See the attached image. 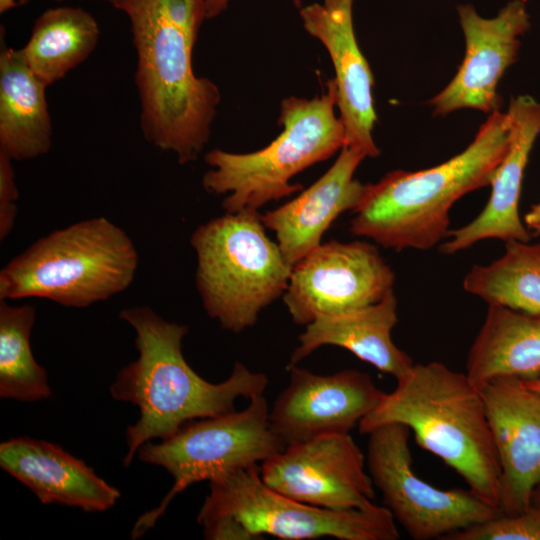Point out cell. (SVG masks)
<instances>
[{
	"label": "cell",
	"instance_id": "cell-1",
	"mask_svg": "<svg viewBox=\"0 0 540 540\" xmlns=\"http://www.w3.org/2000/svg\"><path fill=\"white\" fill-rule=\"evenodd\" d=\"M130 23L137 55L134 81L146 141L196 160L209 141L221 100L218 86L193 71L192 55L207 19L206 0H107Z\"/></svg>",
	"mask_w": 540,
	"mask_h": 540
},
{
	"label": "cell",
	"instance_id": "cell-2",
	"mask_svg": "<svg viewBox=\"0 0 540 540\" xmlns=\"http://www.w3.org/2000/svg\"><path fill=\"white\" fill-rule=\"evenodd\" d=\"M119 318L135 330L138 351L137 359L118 372L109 388L115 400L139 409L138 420L126 430L124 466L144 443L166 440L190 421L232 412L239 397L250 400L268 386L264 373L240 362L225 381H206L183 356L188 327L165 320L147 306L124 309Z\"/></svg>",
	"mask_w": 540,
	"mask_h": 540
},
{
	"label": "cell",
	"instance_id": "cell-3",
	"mask_svg": "<svg viewBox=\"0 0 540 540\" xmlns=\"http://www.w3.org/2000/svg\"><path fill=\"white\" fill-rule=\"evenodd\" d=\"M511 134L508 112L491 113L473 141L449 160L420 171L396 170L368 184L350 222L354 235L395 251L428 250L449 232V212L462 196L490 185Z\"/></svg>",
	"mask_w": 540,
	"mask_h": 540
},
{
	"label": "cell",
	"instance_id": "cell-4",
	"mask_svg": "<svg viewBox=\"0 0 540 540\" xmlns=\"http://www.w3.org/2000/svg\"><path fill=\"white\" fill-rule=\"evenodd\" d=\"M358 424L361 434L398 423L417 444L455 470L468 488L499 507L500 465L481 391L467 377L432 361L414 364Z\"/></svg>",
	"mask_w": 540,
	"mask_h": 540
},
{
	"label": "cell",
	"instance_id": "cell-5",
	"mask_svg": "<svg viewBox=\"0 0 540 540\" xmlns=\"http://www.w3.org/2000/svg\"><path fill=\"white\" fill-rule=\"evenodd\" d=\"M137 267L126 232L105 217L91 218L51 232L10 260L0 272V300L85 308L126 290Z\"/></svg>",
	"mask_w": 540,
	"mask_h": 540
},
{
	"label": "cell",
	"instance_id": "cell-6",
	"mask_svg": "<svg viewBox=\"0 0 540 540\" xmlns=\"http://www.w3.org/2000/svg\"><path fill=\"white\" fill-rule=\"evenodd\" d=\"M337 87L311 99L290 96L281 101L282 132L266 147L233 153L213 149L204 160L211 167L202 177L203 188L227 194L222 202L228 213L257 210L302 189L290 180L304 169L331 157L345 145V129L336 116Z\"/></svg>",
	"mask_w": 540,
	"mask_h": 540
},
{
	"label": "cell",
	"instance_id": "cell-7",
	"mask_svg": "<svg viewBox=\"0 0 540 540\" xmlns=\"http://www.w3.org/2000/svg\"><path fill=\"white\" fill-rule=\"evenodd\" d=\"M265 228L257 210L226 212L199 225L190 239L203 306L233 333L254 326L289 283L293 267Z\"/></svg>",
	"mask_w": 540,
	"mask_h": 540
},
{
	"label": "cell",
	"instance_id": "cell-8",
	"mask_svg": "<svg viewBox=\"0 0 540 540\" xmlns=\"http://www.w3.org/2000/svg\"><path fill=\"white\" fill-rule=\"evenodd\" d=\"M269 411L264 395H258L241 411L193 420L166 440L144 443L139 460L164 468L174 484L158 507L139 517L132 538L152 528L172 499L192 484L257 465L282 451L286 445L272 430Z\"/></svg>",
	"mask_w": 540,
	"mask_h": 540
},
{
	"label": "cell",
	"instance_id": "cell-9",
	"mask_svg": "<svg viewBox=\"0 0 540 540\" xmlns=\"http://www.w3.org/2000/svg\"><path fill=\"white\" fill-rule=\"evenodd\" d=\"M210 491L197 516L201 525L226 518L252 537L284 540L333 537L339 540H397L392 513L383 505L333 510L292 499L269 487L253 465L210 481Z\"/></svg>",
	"mask_w": 540,
	"mask_h": 540
},
{
	"label": "cell",
	"instance_id": "cell-10",
	"mask_svg": "<svg viewBox=\"0 0 540 540\" xmlns=\"http://www.w3.org/2000/svg\"><path fill=\"white\" fill-rule=\"evenodd\" d=\"M410 432L398 423L372 430L366 466L384 506L412 539L442 540L501 514L469 488L441 489L420 478L412 467Z\"/></svg>",
	"mask_w": 540,
	"mask_h": 540
},
{
	"label": "cell",
	"instance_id": "cell-11",
	"mask_svg": "<svg viewBox=\"0 0 540 540\" xmlns=\"http://www.w3.org/2000/svg\"><path fill=\"white\" fill-rule=\"evenodd\" d=\"M395 275L377 247L363 242L323 243L296 263L283 294L294 323L341 314L379 302Z\"/></svg>",
	"mask_w": 540,
	"mask_h": 540
},
{
	"label": "cell",
	"instance_id": "cell-12",
	"mask_svg": "<svg viewBox=\"0 0 540 540\" xmlns=\"http://www.w3.org/2000/svg\"><path fill=\"white\" fill-rule=\"evenodd\" d=\"M260 474L269 487L313 506L349 510L375 504L366 457L349 433L287 445L262 462Z\"/></svg>",
	"mask_w": 540,
	"mask_h": 540
},
{
	"label": "cell",
	"instance_id": "cell-13",
	"mask_svg": "<svg viewBox=\"0 0 540 540\" xmlns=\"http://www.w3.org/2000/svg\"><path fill=\"white\" fill-rule=\"evenodd\" d=\"M465 39V55L453 79L428 101L434 116L460 109L486 114L500 110L497 87L517 60L520 37L530 28L525 0L508 2L496 16L485 18L471 4L457 6Z\"/></svg>",
	"mask_w": 540,
	"mask_h": 540
},
{
	"label": "cell",
	"instance_id": "cell-14",
	"mask_svg": "<svg viewBox=\"0 0 540 540\" xmlns=\"http://www.w3.org/2000/svg\"><path fill=\"white\" fill-rule=\"evenodd\" d=\"M269 411L272 430L287 446L328 434L349 433L380 401L383 391L355 369L319 375L296 365Z\"/></svg>",
	"mask_w": 540,
	"mask_h": 540
},
{
	"label": "cell",
	"instance_id": "cell-15",
	"mask_svg": "<svg viewBox=\"0 0 540 540\" xmlns=\"http://www.w3.org/2000/svg\"><path fill=\"white\" fill-rule=\"evenodd\" d=\"M480 391L500 465L498 506L502 514H518L540 481V393L511 377Z\"/></svg>",
	"mask_w": 540,
	"mask_h": 540
},
{
	"label": "cell",
	"instance_id": "cell-16",
	"mask_svg": "<svg viewBox=\"0 0 540 540\" xmlns=\"http://www.w3.org/2000/svg\"><path fill=\"white\" fill-rule=\"evenodd\" d=\"M355 0H323L299 10L305 31L319 40L333 64L339 118L345 129V145L375 158L380 150L373 139L377 121L374 77L356 39L353 25Z\"/></svg>",
	"mask_w": 540,
	"mask_h": 540
},
{
	"label": "cell",
	"instance_id": "cell-17",
	"mask_svg": "<svg viewBox=\"0 0 540 540\" xmlns=\"http://www.w3.org/2000/svg\"><path fill=\"white\" fill-rule=\"evenodd\" d=\"M507 112L511 119L510 142L491 180L490 198L474 220L448 232V240L439 247L442 254H454L484 239H531L520 218L519 202L524 172L540 133V101L530 95L512 97Z\"/></svg>",
	"mask_w": 540,
	"mask_h": 540
},
{
	"label": "cell",
	"instance_id": "cell-18",
	"mask_svg": "<svg viewBox=\"0 0 540 540\" xmlns=\"http://www.w3.org/2000/svg\"><path fill=\"white\" fill-rule=\"evenodd\" d=\"M366 155L343 146L334 164L309 188L284 205L261 215L267 229L292 267L320 246L332 222L343 212H352L364 197L368 184L354 178Z\"/></svg>",
	"mask_w": 540,
	"mask_h": 540
},
{
	"label": "cell",
	"instance_id": "cell-19",
	"mask_svg": "<svg viewBox=\"0 0 540 540\" xmlns=\"http://www.w3.org/2000/svg\"><path fill=\"white\" fill-rule=\"evenodd\" d=\"M0 467L29 488L42 504L102 512L121 496L83 460L45 440L18 437L1 442Z\"/></svg>",
	"mask_w": 540,
	"mask_h": 540
},
{
	"label": "cell",
	"instance_id": "cell-20",
	"mask_svg": "<svg viewBox=\"0 0 540 540\" xmlns=\"http://www.w3.org/2000/svg\"><path fill=\"white\" fill-rule=\"evenodd\" d=\"M397 321V299L393 291L367 307L320 317L306 325L287 368L298 364L321 346L334 345L398 379L414 363L392 340V330Z\"/></svg>",
	"mask_w": 540,
	"mask_h": 540
},
{
	"label": "cell",
	"instance_id": "cell-21",
	"mask_svg": "<svg viewBox=\"0 0 540 540\" xmlns=\"http://www.w3.org/2000/svg\"><path fill=\"white\" fill-rule=\"evenodd\" d=\"M47 85L0 33V151L12 160L45 155L52 145Z\"/></svg>",
	"mask_w": 540,
	"mask_h": 540
},
{
	"label": "cell",
	"instance_id": "cell-22",
	"mask_svg": "<svg viewBox=\"0 0 540 540\" xmlns=\"http://www.w3.org/2000/svg\"><path fill=\"white\" fill-rule=\"evenodd\" d=\"M466 375L479 389L497 378L540 376V314L489 304L468 353Z\"/></svg>",
	"mask_w": 540,
	"mask_h": 540
},
{
	"label": "cell",
	"instance_id": "cell-23",
	"mask_svg": "<svg viewBox=\"0 0 540 540\" xmlns=\"http://www.w3.org/2000/svg\"><path fill=\"white\" fill-rule=\"evenodd\" d=\"M100 28L81 7L60 6L43 11L30 38L18 49L21 57L47 86L63 79L95 50Z\"/></svg>",
	"mask_w": 540,
	"mask_h": 540
},
{
	"label": "cell",
	"instance_id": "cell-24",
	"mask_svg": "<svg viewBox=\"0 0 540 540\" xmlns=\"http://www.w3.org/2000/svg\"><path fill=\"white\" fill-rule=\"evenodd\" d=\"M463 288L488 305L540 314V242L507 241L502 257L470 269Z\"/></svg>",
	"mask_w": 540,
	"mask_h": 540
},
{
	"label": "cell",
	"instance_id": "cell-25",
	"mask_svg": "<svg viewBox=\"0 0 540 540\" xmlns=\"http://www.w3.org/2000/svg\"><path fill=\"white\" fill-rule=\"evenodd\" d=\"M36 310L0 300V397L22 402L48 399L52 390L46 370L35 360L30 335Z\"/></svg>",
	"mask_w": 540,
	"mask_h": 540
},
{
	"label": "cell",
	"instance_id": "cell-26",
	"mask_svg": "<svg viewBox=\"0 0 540 540\" xmlns=\"http://www.w3.org/2000/svg\"><path fill=\"white\" fill-rule=\"evenodd\" d=\"M442 540H540V508L530 505L518 514L501 513L454 531Z\"/></svg>",
	"mask_w": 540,
	"mask_h": 540
},
{
	"label": "cell",
	"instance_id": "cell-27",
	"mask_svg": "<svg viewBox=\"0 0 540 540\" xmlns=\"http://www.w3.org/2000/svg\"><path fill=\"white\" fill-rule=\"evenodd\" d=\"M12 161L0 151V240L12 231L17 212L18 190Z\"/></svg>",
	"mask_w": 540,
	"mask_h": 540
},
{
	"label": "cell",
	"instance_id": "cell-28",
	"mask_svg": "<svg viewBox=\"0 0 540 540\" xmlns=\"http://www.w3.org/2000/svg\"><path fill=\"white\" fill-rule=\"evenodd\" d=\"M523 222L529 231L540 236V202L533 205L524 215Z\"/></svg>",
	"mask_w": 540,
	"mask_h": 540
},
{
	"label": "cell",
	"instance_id": "cell-29",
	"mask_svg": "<svg viewBox=\"0 0 540 540\" xmlns=\"http://www.w3.org/2000/svg\"><path fill=\"white\" fill-rule=\"evenodd\" d=\"M231 0H206L207 19H213L221 15L228 7Z\"/></svg>",
	"mask_w": 540,
	"mask_h": 540
},
{
	"label": "cell",
	"instance_id": "cell-30",
	"mask_svg": "<svg viewBox=\"0 0 540 540\" xmlns=\"http://www.w3.org/2000/svg\"><path fill=\"white\" fill-rule=\"evenodd\" d=\"M17 6L16 0H0V13H6Z\"/></svg>",
	"mask_w": 540,
	"mask_h": 540
},
{
	"label": "cell",
	"instance_id": "cell-31",
	"mask_svg": "<svg viewBox=\"0 0 540 540\" xmlns=\"http://www.w3.org/2000/svg\"><path fill=\"white\" fill-rule=\"evenodd\" d=\"M531 505L540 508V481L533 489L531 495Z\"/></svg>",
	"mask_w": 540,
	"mask_h": 540
},
{
	"label": "cell",
	"instance_id": "cell-32",
	"mask_svg": "<svg viewBox=\"0 0 540 540\" xmlns=\"http://www.w3.org/2000/svg\"><path fill=\"white\" fill-rule=\"evenodd\" d=\"M524 385L540 393V376L532 380H522Z\"/></svg>",
	"mask_w": 540,
	"mask_h": 540
}]
</instances>
